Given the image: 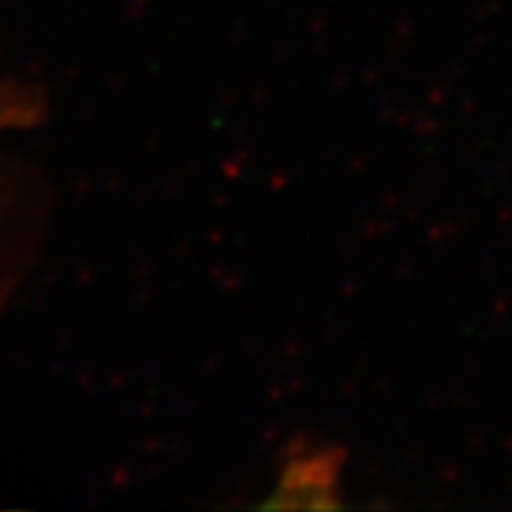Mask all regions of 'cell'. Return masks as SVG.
Here are the masks:
<instances>
[{"mask_svg": "<svg viewBox=\"0 0 512 512\" xmlns=\"http://www.w3.org/2000/svg\"><path fill=\"white\" fill-rule=\"evenodd\" d=\"M345 447L328 441H302L291 447L285 458L276 493L268 504L274 507H342V478H345Z\"/></svg>", "mask_w": 512, "mask_h": 512, "instance_id": "obj_1", "label": "cell"}]
</instances>
